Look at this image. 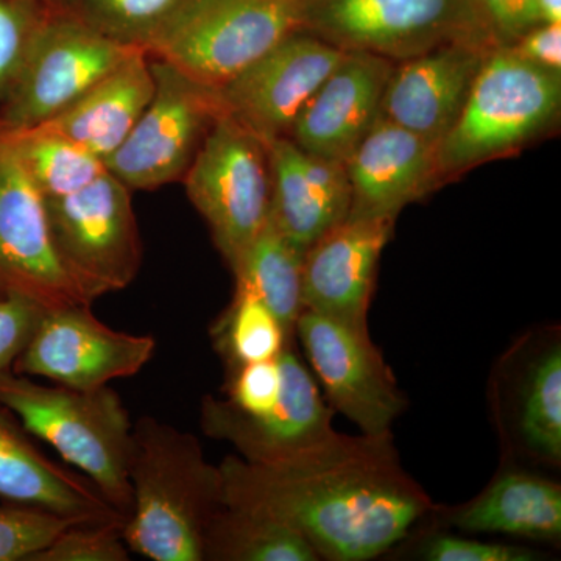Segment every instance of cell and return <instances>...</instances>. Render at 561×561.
Here are the masks:
<instances>
[{
    "instance_id": "cell-3",
    "label": "cell",
    "mask_w": 561,
    "mask_h": 561,
    "mask_svg": "<svg viewBox=\"0 0 561 561\" xmlns=\"http://www.w3.org/2000/svg\"><path fill=\"white\" fill-rule=\"evenodd\" d=\"M279 362L283 391L272 411L247 415L230 401L208 394L202 401V431L214 440L231 443L249 463L284 470L397 453L391 434L350 437L335 432L331 409L290 345L280 351Z\"/></svg>"
},
{
    "instance_id": "cell-29",
    "label": "cell",
    "mask_w": 561,
    "mask_h": 561,
    "mask_svg": "<svg viewBox=\"0 0 561 561\" xmlns=\"http://www.w3.org/2000/svg\"><path fill=\"white\" fill-rule=\"evenodd\" d=\"M210 332L230 370L250 362L275 359L291 341L264 302L238 289Z\"/></svg>"
},
{
    "instance_id": "cell-28",
    "label": "cell",
    "mask_w": 561,
    "mask_h": 561,
    "mask_svg": "<svg viewBox=\"0 0 561 561\" xmlns=\"http://www.w3.org/2000/svg\"><path fill=\"white\" fill-rule=\"evenodd\" d=\"M524 443L540 459L561 460V348L553 343L526 373L519 401Z\"/></svg>"
},
{
    "instance_id": "cell-18",
    "label": "cell",
    "mask_w": 561,
    "mask_h": 561,
    "mask_svg": "<svg viewBox=\"0 0 561 561\" xmlns=\"http://www.w3.org/2000/svg\"><path fill=\"white\" fill-rule=\"evenodd\" d=\"M496 46L454 43L411 60L394 62L381 116L430 142L451 131L486 54Z\"/></svg>"
},
{
    "instance_id": "cell-1",
    "label": "cell",
    "mask_w": 561,
    "mask_h": 561,
    "mask_svg": "<svg viewBox=\"0 0 561 561\" xmlns=\"http://www.w3.org/2000/svg\"><path fill=\"white\" fill-rule=\"evenodd\" d=\"M219 467L225 505L286 523L320 559H375L432 511L430 496L405 474L397 453L297 470L228 456Z\"/></svg>"
},
{
    "instance_id": "cell-11",
    "label": "cell",
    "mask_w": 561,
    "mask_h": 561,
    "mask_svg": "<svg viewBox=\"0 0 561 561\" xmlns=\"http://www.w3.org/2000/svg\"><path fill=\"white\" fill-rule=\"evenodd\" d=\"M150 68L153 98L127 139L105 160L106 171L131 191L183 180L221 114L216 88L158 58L150 57Z\"/></svg>"
},
{
    "instance_id": "cell-9",
    "label": "cell",
    "mask_w": 561,
    "mask_h": 561,
    "mask_svg": "<svg viewBox=\"0 0 561 561\" xmlns=\"http://www.w3.org/2000/svg\"><path fill=\"white\" fill-rule=\"evenodd\" d=\"M131 192L106 171L73 194L44 198L55 250L94 301L130 286L142 264Z\"/></svg>"
},
{
    "instance_id": "cell-32",
    "label": "cell",
    "mask_w": 561,
    "mask_h": 561,
    "mask_svg": "<svg viewBox=\"0 0 561 561\" xmlns=\"http://www.w3.org/2000/svg\"><path fill=\"white\" fill-rule=\"evenodd\" d=\"M80 522L41 508L0 505V561H31L66 527Z\"/></svg>"
},
{
    "instance_id": "cell-23",
    "label": "cell",
    "mask_w": 561,
    "mask_h": 561,
    "mask_svg": "<svg viewBox=\"0 0 561 561\" xmlns=\"http://www.w3.org/2000/svg\"><path fill=\"white\" fill-rule=\"evenodd\" d=\"M453 523L472 534L560 540L561 489L559 483L530 472L507 471L461 507Z\"/></svg>"
},
{
    "instance_id": "cell-15",
    "label": "cell",
    "mask_w": 561,
    "mask_h": 561,
    "mask_svg": "<svg viewBox=\"0 0 561 561\" xmlns=\"http://www.w3.org/2000/svg\"><path fill=\"white\" fill-rule=\"evenodd\" d=\"M345 51L295 31L232 79L216 88L221 113L257 138L289 135L302 106L316 94Z\"/></svg>"
},
{
    "instance_id": "cell-7",
    "label": "cell",
    "mask_w": 561,
    "mask_h": 561,
    "mask_svg": "<svg viewBox=\"0 0 561 561\" xmlns=\"http://www.w3.org/2000/svg\"><path fill=\"white\" fill-rule=\"evenodd\" d=\"M300 27V0H187L147 49L219 88Z\"/></svg>"
},
{
    "instance_id": "cell-34",
    "label": "cell",
    "mask_w": 561,
    "mask_h": 561,
    "mask_svg": "<svg viewBox=\"0 0 561 561\" xmlns=\"http://www.w3.org/2000/svg\"><path fill=\"white\" fill-rule=\"evenodd\" d=\"M44 312L46 309L27 298L0 295V375L13 371Z\"/></svg>"
},
{
    "instance_id": "cell-13",
    "label": "cell",
    "mask_w": 561,
    "mask_h": 561,
    "mask_svg": "<svg viewBox=\"0 0 561 561\" xmlns=\"http://www.w3.org/2000/svg\"><path fill=\"white\" fill-rule=\"evenodd\" d=\"M0 295L27 298L41 308L94 300L62 264L47 224L46 203L0 138Z\"/></svg>"
},
{
    "instance_id": "cell-38",
    "label": "cell",
    "mask_w": 561,
    "mask_h": 561,
    "mask_svg": "<svg viewBox=\"0 0 561 561\" xmlns=\"http://www.w3.org/2000/svg\"><path fill=\"white\" fill-rule=\"evenodd\" d=\"M541 24H561V0H537Z\"/></svg>"
},
{
    "instance_id": "cell-14",
    "label": "cell",
    "mask_w": 561,
    "mask_h": 561,
    "mask_svg": "<svg viewBox=\"0 0 561 561\" xmlns=\"http://www.w3.org/2000/svg\"><path fill=\"white\" fill-rule=\"evenodd\" d=\"M295 334L331 408L368 437L391 434L405 400L370 334L306 309L298 317Z\"/></svg>"
},
{
    "instance_id": "cell-17",
    "label": "cell",
    "mask_w": 561,
    "mask_h": 561,
    "mask_svg": "<svg viewBox=\"0 0 561 561\" xmlns=\"http://www.w3.org/2000/svg\"><path fill=\"white\" fill-rule=\"evenodd\" d=\"M393 66L378 55L345 51L287 136L308 153L345 164L381 114Z\"/></svg>"
},
{
    "instance_id": "cell-24",
    "label": "cell",
    "mask_w": 561,
    "mask_h": 561,
    "mask_svg": "<svg viewBox=\"0 0 561 561\" xmlns=\"http://www.w3.org/2000/svg\"><path fill=\"white\" fill-rule=\"evenodd\" d=\"M305 253L273 225L271 217L236 265V289L264 302L283 330L294 337L302 308Z\"/></svg>"
},
{
    "instance_id": "cell-21",
    "label": "cell",
    "mask_w": 561,
    "mask_h": 561,
    "mask_svg": "<svg viewBox=\"0 0 561 561\" xmlns=\"http://www.w3.org/2000/svg\"><path fill=\"white\" fill-rule=\"evenodd\" d=\"M0 500L81 522L125 519L83 474L49 459L0 404Z\"/></svg>"
},
{
    "instance_id": "cell-35",
    "label": "cell",
    "mask_w": 561,
    "mask_h": 561,
    "mask_svg": "<svg viewBox=\"0 0 561 561\" xmlns=\"http://www.w3.org/2000/svg\"><path fill=\"white\" fill-rule=\"evenodd\" d=\"M423 559L431 561H534L537 552L519 546L468 540V538L440 535L424 542Z\"/></svg>"
},
{
    "instance_id": "cell-37",
    "label": "cell",
    "mask_w": 561,
    "mask_h": 561,
    "mask_svg": "<svg viewBox=\"0 0 561 561\" xmlns=\"http://www.w3.org/2000/svg\"><path fill=\"white\" fill-rule=\"evenodd\" d=\"M524 60L561 72V24H538L507 46Z\"/></svg>"
},
{
    "instance_id": "cell-4",
    "label": "cell",
    "mask_w": 561,
    "mask_h": 561,
    "mask_svg": "<svg viewBox=\"0 0 561 561\" xmlns=\"http://www.w3.org/2000/svg\"><path fill=\"white\" fill-rule=\"evenodd\" d=\"M0 404L127 518L133 497L128 476L133 424L116 391L108 386L95 390L44 386L9 371L0 375Z\"/></svg>"
},
{
    "instance_id": "cell-20",
    "label": "cell",
    "mask_w": 561,
    "mask_h": 561,
    "mask_svg": "<svg viewBox=\"0 0 561 561\" xmlns=\"http://www.w3.org/2000/svg\"><path fill=\"white\" fill-rule=\"evenodd\" d=\"M265 144L272 180L268 217L294 245L306 251L350 216L345 164L308 153L289 136Z\"/></svg>"
},
{
    "instance_id": "cell-12",
    "label": "cell",
    "mask_w": 561,
    "mask_h": 561,
    "mask_svg": "<svg viewBox=\"0 0 561 561\" xmlns=\"http://www.w3.org/2000/svg\"><path fill=\"white\" fill-rule=\"evenodd\" d=\"M154 350V337L113 330L90 305L66 306L43 313L13 373L69 389L95 390L138 375Z\"/></svg>"
},
{
    "instance_id": "cell-16",
    "label": "cell",
    "mask_w": 561,
    "mask_h": 561,
    "mask_svg": "<svg viewBox=\"0 0 561 561\" xmlns=\"http://www.w3.org/2000/svg\"><path fill=\"white\" fill-rule=\"evenodd\" d=\"M394 221L348 216L313 242L302 261V308L370 334L376 272Z\"/></svg>"
},
{
    "instance_id": "cell-22",
    "label": "cell",
    "mask_w": 561,
    "mask_h": 561,
    "mask_svg": "<svg viewBox=\"0 0 561 561\" xmlns=\"http://www.w3.org/2000/svg\"><path fill=\"white\" fill-rule=\"evenodd\" d=\"M153 92L150 57L138 51L39 128L73 140L105 162L130 135Z\"/></svg>"
},
{
    "instance_id": "cell-5",
    "label": "cell",
    "mask_w": 561,
    "mask_h": 561,
    "mask_svg": "<svg viewBox=\"0 0 561 561\" xmlns=\"http://www.w3.org/2000/svg\"><path fill=\"white\" fill-rule=\"evenodd\" d=\"M561 72L493 47L472 83L459 119L438 144L443 183L482 162L523 149L556 127Z\"/></svg>"
},
{
    "instance_id": "cell-19",
    "label": "cell",
    "mask_w": 561,
    "mask_h": 561,
    "mask_svg": "<svg viewBox=\"0 0 561 561\" xmlns=\"http://www.w3.org/2000/svg\"><path fill=\"white\" fill-rule=\"evenodd\" d=\"M351 217H389L442 186L437 146L379 114L345 161Z\"/></svg>"
},
{
    "instance_id": "cell-8",
    "label": "cell",
    "mask_w": 561,
    "mask_h": 561,
    "mask_svg": "<svg viewBox=\"0 0 561 561\" xmlns=\"http://www.w3.org/2000/svg\"><path fill=\"white\" fill-rule=\"evenodd\" d=\"M183 181L217 250L234 271L271 214L267 144L221 113Z\"/></svg>"
},
{
    "instance_id": "cell-27",
    "label": "cell",
    "mask_w": 561,
    "mask_h": 561,
    "mask_svg": "<svg viewBox=\"0 0 561 561\" xmlns=\"http://www.w3.org/2000/svg\"><path fill=\"white\" fill-rule=\"evenodd\" d=\"M187 0H46L47 7L122 46L147 49Z\"/></svg>"
},
{
    "instance_id": "cell-26",
    "label": "cell",
    "mask_w": 561,
    "mask_h": 561,
    "mask_svg": "<svg viewBox=\"0 0 561 561\" xmlns=\"http://www.w3.org/2000/svg\"><path fill=\"white\" fill-rule=\"evenodd\" d=\"M0 138L10 144L43 198L73 194L106 172L101 158L46 128L36 127Z\"/></svg>"
},
{
    "instance_id": "cell-25",
    "label": "cell",
    "mask_w": 561,
    "mask_h": 561,
    "mask_svg": "<svg viewBox=\"0 0 561 561\" xmlns=\"http://www.w3.org/2000/svg\"><path fill=\"white\" fill-rule=\"evenodd\" d=\"M319 553L286 523L224 505L203 535V561H317Z\"/></svg>"
},
{
    "instance_id": "cell-31",
    "label": "cell",
    "mask_w": 561,
    "mask_h": 561,
    "mask_svg": "<svg viewBox=\"0 0 561 561\" xmlns=\"http://www.w3.org/2000/svg\"><path fill=\"white\" fill-rule=\"evenodd\" d=\"M49 13L46 0H0V105Z\"/></svg>"
},
{
    "instance_id": "cell-2",
    "label": "cell",
    "mask_w": 561,
    "mask_h": 561,
    "mask_svg": "<svg viewBox=\"0 0 561 561\" xmlns=\"http://www.w3.org/2000/svg\"><path fill=\"white\" fill-rule=\"evenodd\" d=\"M128 476L131 511L124 523L130 552L153 561H203V535L224 507L220 467L198 438L142 416L133 424Z\"/></svg>"
},
{
    "instance_id": "cell-33",
    "label": "cell",
    "mask_w": 561,
    "mask_h": 561,
    "mask_svg": "<svg viewBox=\"0 0 561 561\" xmlns=\"http://www.w3.org/2000/svg\"><path fill=\"white\" fill-rule=\"evenodd\" d=\"M227 390L228 401L247 415L272 411L283 391L279 356L231 368Z\"/></svg>"
},
{
    "instance_id": "cell-36",
    "label": "cell",
    "mask_w": 561,
    "mask_h": 561,
    "mask_svg": "<svg viewBox=\"0 0 561 561\" xmlns=\"http://www.w3.org/2000/svg\"><path fill=\"white\" fill-rule=\"evenodd\" d=\"M489 22L497 46H511L541 24L537 0H476Z\"/></svg>"
},
{
    "instance_id": "cell-10",
    "label": "cell",
    "mask_w": 561,
    "mask_h": 561,
    "mask_svg": "<svg viewBox=\"0 0 561 561\" xmlns=\"http://www.w3.org/2000/svg\"><path fill=\"white\" fill-rule=\"evenodd\" d=\"M138 51L49 9L0 105V136L54 119Z\"/></svg>"
},
{
    "instance_id": "cell-6",
    "label": "cell",
    "mask_w": 561,
    "mask_h": 561,
    "mask_svg": "<svg viewBox=\"0 0 561 561\" xmlns=\"http://www.w3.org/2000/svg\"><path fill=\"white\" fill-rule=\"evenodd\" d=\"M298 31L393 62L446 44L497 46L476 0H300Z\"/></svg>"
},
{
    "instance_id": "cell-30",
    "label": "cell",
    "mask_w": 561,
    "mask_h": 561,
    "mask_svg": "<svg viewBox=\"0 0 561 561\" xmlns=\"http://www.w3.org/2000/svg\"><path fill=\"white\" fill-rule=\"evenodd\" d=\"M125 519L80 522L66 527L31 561H128L124 540Z\"/></svg>"
}]
</instances>
